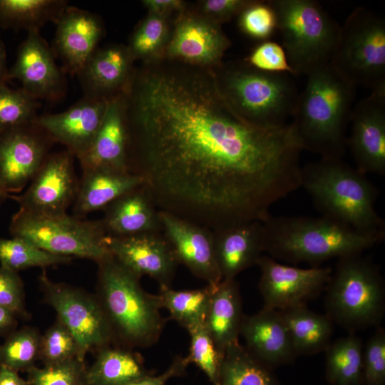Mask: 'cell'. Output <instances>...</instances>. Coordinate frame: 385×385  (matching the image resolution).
Wrapping results in <instances>:
<instances>
[{
  "label": "cell",
  "mask_w": 385,
  "mask_h": 385,
  "mask_svg": "<svg viewBox=\"0 0 385 385\" xmlns=\"http://www.w3.org/2000/svg\"><path fill=\"white\" fill-rule=\"evenodd\" d=\"M126 163L156 207L210 230L263 222L301 187L291 124L264 126L224 97L215 68L143 61L123 92Z\"/></svg>",
  "instance_id": "obj_1"
},
{
  "label": "cell",
  "mask_w": 385,
  "mask_h": 385,
  "mask_svg": "<svg viewBox=\"0 0 385 385\" xmlns=\"http://www.w3.org/2000/svg\"><path fill=\"white\" fill-rule=\"evenodd\" d=\"M307 76L306 86L298 95L290 124L304 150L322 158L342 159L356 87L330 63Z\"/></svg>",
  "instance_id": "obj_2"
},
{
  "label": "cell",
  "mask_w": 385,
  "mask_h": 385,
  "mask_svg": "<svg viewBox=\"0 0 385 385\" xmlns=\"http://www.w3.org/2000/svg\"><path fill=\"white\" fill-rule=\"evenodd\" d=\"M322 216L381 242L384 220L376 212V189L366 174L342 159L322 158L302 167V183Z\"/></svg>",
  "instance_id": "obj_3"
},
{
  "label": "cell",
  "mask_w": 385,
  "mask_h": 385,
  "mask_svg": "<svg viewBox=\"0 0 385 385\" xmlns=\"http://www.w3.org/2000/svg\"><path fill=\"white\" fill-rule=\"evenodd\" d=\"M97 298L111 328L114 342L123 347L148 348L155 344L166 319L159 294L146 292L140 278L113 256L97 263Z\"/></svg>",
  "instance_id": "obj_4"
},
{
  "label": "cell",
  "mask_w": 385,
  "mask_h": 385,
  "mask_svg": "<svg viewBox=\"0 0 385 385\" xmlns=\"http://www.w3.org/2000/svg\"><path fill=\"white\" fill-rule=\"evenodd\" d=\"M262 222L263 252L294 265L317 267L329 259L362 253L380 242L324 216L270 215Z\"/></svg>",
  "instance_id": "obj_5"
},
{
  "label": "cell",
  "mask_w": 385,
  "mask_h": 385,
  "mask_svg": "<svg viewBox=\"0 0 385 385\" xmlns=\"http://www.w3.org/2000/svg\"><path fill=\"white\" fill-rule=\"evenodd\" d=\"M324 290L326 314L350 333L381 324L385 310L384 279L362 253L338 258Z\"/></svg>",
  "instance_id": "obj_6"
},
{
  "label": "cell",
  "mask_w": 385,
  "mask_h": 385,
  "mask_svg": "<svg viewBox=\"0 0 385 385\" xmlns=\"http://www.w3.org/2000/svg\"><path fill=\"white\" fill-rule=\"evenodd\" d=\"M215 71L224 97L246 120L279 126L292 116L299 93L290 74L264 72L247 63L222 64Z\"/></svg>",
  "instance_id": "obj_7"
},
{
  "label": "cell",
  "mask_w": 385,
  "mask_h": 385,
  "mask_svg": "<svg viewBox=\"0 0 385 385\" xmlns=\"http://www.w3.org/2000/svg\"><path fill=\"white\" fill-rule=\"evenodd\" d=\"M277 29L294 75L329 63L339 45L341 26L313 0H271Z\"/></svg>",
  "instance_id": "obj_8"
},
{
  "label": "cell",
  "mask_w": 385,
  "mask_h": 385,
  "mask_svg": "<svg viewBox=\"0 0 385 385\" xmlns=\"http://www.w3.org/2000/svg\"><path fill=\"white\" fill-rule=\"evenodd\" d=\"M12 237L26 239L54 255L98 263L111 256L101 220H86L67 213L35 216L18 210L9 224Z\"/></svg>",
  "instance_id": "obj_9"
},
{
  "label": "cell",
  "mask_w": 385,
  "mask_h": 385,
  "mask_svg": "<svg viewBox=\"0 0 385 385\" xmlns=\"http://www.w3.org/2000/svg\"><path fill=\"white\" fill-rule=\"evenodd\" d=\"M330 63L355 87L385 86L384 19L368 9H356L341 28Z\"/></svg>",
  "instance_id": "obj_10"
},
{
  "label": "cell",
  "mask_w": 385,
  "mask_h": 385,
  "mask_svg": "<svg viewBox=\"0 0 385 385\" xmlns=\"http://www.w3.org/2000/svg\"><path fill=\"white\" fill-rule=\"evenodd\" d=\"M43 299L76 339L82 358L111 345L113 332L96 296L70 284L52 281L45 270L38 277Z\"/></svg>",
  "instance_id": "obj_11"
},
{
  "label": "cell",
  "mask_w": 385,
  "mask_h": 385,
  "mask_svg": "<svg viewBox=\"0 0 385 385\" xmlns=\"http://www.w3.org/2000/svg\"><path fill=\"white\" fill-rule=\"evenodd\" d=\"M74 155L68 150L49 154L23 193L9 195L19 210L35 216L66 213L73 203L78 187L75 174Z\"/></svg>",
  "instance_id": "obj_12"
},
{
  "label": "cell",
  "mask_w": 385,
  "mask_h": 385,
  "mask_svg": "<svg viewBox=\"0 0 385 385\" xmlns=\"http://www.w3.org/2000/svg\"><path fill=\"white\" fill-rule=\"evenodd\" d=\"M257 265L261 272L259 289L264 307L277 310L307 305L324 290L332 272L328 267L303 269L283 265L266 255Z\"/></svg>",
  "instance_id": "obj_13"
},
{
  "label": "cell",
  "mask_w": 385,
  "mask_h": 385,
  "mask_svg": "<svg viewBox=\"0 0 385 385\" xmlns=\"http://www.w3.org/2000/svg\"><path fill=\"white\" fill-rule=\"evenodd\" d=\"M230 46L220 24L197 11L183 10L170 34L163 57L183 63L217 68Z\"/></svg>",
  "instance_id": "obj_14"
},
{
  "label": "cell",
  "mask_w": 385,
  "mask_h": 385,
  "mask_svg": "<svg viewBox=\"0 0 385 385\" xmlns=\"http://www.w3.org/2000/svg\"><path fill=\"white\" fill-rule=\"evenodd\" d=\"M53 140L36 122L0 134V188L21 192L47 156Z\"/></svg>",
  "instance_id": "obj_15"
},
{
  "label": "cell",
  "mask_w": 385,
  "mask_h": 385,
  "mask_svg": "<svg viewBox=\"0 0 385 385\" xmlns=\"http://www.w3.org/2000/svg\"><path fill=\"white\" fill-rule=\"evenodd\" d=\"M55 57L39 31H29L8 71V79L19 81L21 88L38 101H58L65 96L66 82Z\"/></svg>",
  "instance_id": "obj_16"
},
{
  "label": "cell",
  "mask_w": 385,
  "mask_h": 385,
  "mask_svg": "<svg viewBox=\"0 0 385 385\" xmlns=\"http://www.w3.org/2000/svg\"><path fill=\"white\" fill-rule=\"evenodd\" d=\"M162 232L178 264L195 276L216 286L222 276L216 260L213 232L208 228L159 210Z\"/></svg>",
  "instance_id": "obj_17"
},
{
  "label": "cell",
  "mask_w": 385,
  "mask_h": 385,
  "mask_svg": "<svg viewBox=\"0 0 385 385\" xmlns=\"http://www.w3.org/2000/svg\"><path fill=\"white\" fill-rule=\"evenodd\" d=\"M349 143L357 169L364 173L385 174V86L352 108Z\"/></svg>",
  "instance_id": "obj_18"
},
{
  "label": "cell",
  "mask_w": 385,
  "mask_h": 385,
  "mask_svg": "<svg viewBox=\"0 0 385 385\" xmlns=\"http://www.w3.org/2000/svg\"><path fill=\"white\" fill-rule=\"evenodd\" d=\"M106 243L112 256L134 274L148 276L160 287H170L179 264L162 232L107 235Z\"/></svg>",
  "instance_id": "obj_19"
},
{
  "label": "cell",
  "mask_w": 385,
  "mask_h": 385,
  "mask_svg": "<svg viewBox=\"0 0 385 385\" xmlns=\"http://www.w3.org/2000/svg\"><path fill=\"white\" fill-rule=\"evenodd\" d=\"M108 101L84 96L61 113L38 115L35 122L53 143L64 145L79 160L91 146Z\"/></svg>",
  "instance_id": "obj_20"
},
{
  "label": "cell",
  "mask_w": 385,
  "mask_h": 385,
  "mask_svg": "<svg viewBox=\"0 0 385 385\" xmlns=\"http://www.w3.org/2000/svg\"><path fill=\"white\" fill-rule=\"evenodd\" d=\"M56 25L51 48L61 58L63 71L78 76L98 48L103 32L101 21L90 11L68 6Z\"/></svg>",
  "instance_id": "obj_21"
},
{
  "label": "cell",
  "mask_w": 385,
  "mask_h": 385,
  "mask_svg": "<svg viewBox=\"0 0 385 385\" xmlns=\"http://www.w3.org/2000/svg\"><path fill=\"white\" fill-rule=\"evenodd\" d=\"M240 335L245 349L257 359L273 369L290 364L297 356L280 312L264 307L245 315Z\"/></svg>",
  "instance_id": "obj_22"
},
{
  "label": "cell",
  "mask_w": 385,
  "mask_h": 385,
  "mask_svg": "<svg viewBox=\"0 0 385 385\" xmlns=\"http://www.w3.org/2000/svg\"><path fill=\"white\" fill-rule=\"evenodd\" d=\"M127 46L97 48L79 73L84 96L108 100L123 92L133 71Z\"/></svg>",
  "instance_id": "obj_23"
},
{
  "label": "cell",
  "mask_w": 385,
  "mask_h": 385,
  "mask_svg": "<svg viewBox=\"0 0 385 385\" xmlns=\"http://www.w3.org/2000/svg\"><path fill=\"white\" fill-rule=\"evenodd\" d=\"M216 260L222 279H233L257 265L263 255L262 222L253 221L213 230Z\"/></svg>",
  "instance_id": "obj_24"
},
{
  "label": "cell",
  "mask_w": 385,
  "mask_h": 385,
  "mask_svg": "<svg viewBox=\"0 0 385 385\" xmlns=\"http://www.w3.org/2000/svg\"><path fill=\"white\" fill-rule=\"evenodd\" d=\"M75 200L73 216L103 210L127 192L144 185L143 179L126 170L109 167L83 169Z\"/></svg>",
  "instance_id": "obj_25"
},
{
  "label": "cell",
  "mask_w": 385,
  "mask_h": 385,
  "mask_svg": "<svg viewBox=\"0 0 385 385\" xmlns=\"http://www.w3.org/2000/svg\"><path fill=\"white\" fill-rule=\"evenodd\" d=\"M127 128L123 92L109 99L100 128L88 152L79 159L82 170L109 167L128 170Z\"/></svg>",
  "instance_id": "obj_26"
},
{
  "label": "cell",
  "mask_w": 385,
  "mask_h": 385,
  "mask_svg": "<svg viewBox=\"0 0 385 385\" xmlns=\"http://www.w3.org/2000/svg\"><path fill=\"white\" fill-rule=\"evenodd\" d=\"M101 219L107 235L123 237L162 232L159 210L144 185L110 203Z\"/></svg>",
  "instance_id": "obj_27"
},
{
  "label": "cell",
  "mask_w": 385,
  "mask_h": 385,
  "mask_svg": "<svg viewBox=\"0 0 385 385\" xmlns=\"http://www.w3.org/2000/svg\"><path fill=\"white\" fill-rule=\"evenodd\" d=\"M245 315L238 282L222 279L212 293L204 324L222 356L229 346L239 342Z\"/></svg>",
  "instance_id": "obj_28"
},
{
  "label": "cell",
  "mask_w": 385,
  "mask_h": 385,
  "mask_svg": "<svg viewBox=\"0 0 385 385\" xmlns=\"http://www.w3.org/2000/svg\"><path fill=\"white\" fill-rule=\"evenodd\" d=\"M287 328L297 356L324 351L331 344L334 322L325 314L300 305L278 310Z\"/></svg>",
  "instance_id": "obj_29"
},
{
  "label": "cell",
  "mask_w": 385,
  "mask_h": 385,
  "mask_svg": "<svg viewBox=\"0 0 385 385\" xmlns=\"http://www.w3.org/2000/svg\"><path fill=\"white\" fill-rule=\"evenodd\" d=\"M142 356L123 346H106L86 369V385H127L149 373Z\"/></svg>",
  "instance_id": "obj_30"
},
{
  "label": "cell",
  "mask_w": 385,
  "mask_h": 385,
  "mask_svg": "<svg viewBox=\"0 0 385 385\" xmlns=\"http://www.w3.org/2000/svg\"><path fill=\"white\" fill-rule=\"evenodd\" d=\"M68 6L64 0H0V27L39 31L48 22L56 24Z\"/></svg>",
  "instance_id": "obj_31"
},
{
  "label": "cell",
  "mask_w": 385,
  "mask_h": 385,
  "mask_svg": "<svg viewBox=\"0 0 385 385\" xmlns=\"http://www.w3.org/2000/svg\"><path fill=\"white\" fill-rule=\"evenodd\" d=\"M363 349L354 333L338 339L324 351L326 378L332 385H362Z\"/></svg>",
  "instance_id": "obj_32"
},
{
  "label": "cell",
  "mask_w": 385,
  "mask_h": 385,
  "mask_svg": "<svg viewBox=\"0 0 385 385\" xmlns=\"http://www.w3.org/2000/svg\"><path fill=\"white\" fill-rule=\"evenodd\" d=\"M216 286L207 284L202 288L180 290L160 286L158 294L162 307L168 311L172 319L188 332L204 325Z\"/></svg>",
  "instance_id": "obj_33"
},
{
  "label": "cell",
  "mask_w": 385,
  "mask_h": 385,
  "mask_svg": "<svg viewBox=\"0 0 385 385\" xmlns=\"http://www.w3.org/2000/svg\"><path fill=\"white\" fill-rule=\"evenodd\" d=\"M272 369L238 342L222 355L219 385H281Z\"/></svg>",
  "instance_id": "obj_34"
},
{
  "label": "cell",
  "mask_w": 385,
  "mask_h": 385,
  "mask_svg": "<svg viewBox=\"0 0 385 385\" xmlns=\"http://www.w3.org/2000/svg\"><path fill=\"white\" fill-rule=\"evenodd\" d=\"M72 257L48 252L19 237L0 238L1 267L18 272L31 267L43 269L71 262Z\"/></svg>",
  "instance_id": "obj_35"
},
{
  "label": "cell",
  "mask_w": 385,
  "mask_h": 385,
  "mask_svg": "<svg viewBox=\"0 0 385 385\" xmlns=\"http://www.w3.org/2000/svg\"><path fill=\"white\" fill-rule=\"evenodd\" d=\"M169 36L168 17L148 13L136 27L127 46L133 61L162 58Z\"/></svg>",
  "instance_id": "obj_36"
},
{
  "label": "cell",
  "mask_w": 385,
  "mask_h": 385,
  "mask_svg": "<svg viewBox=\"0 0 385 385\" xmlns=\"http://www.w3.org/2000/svg\"><path fill=\"white\" fill-rule=\"evenodd\" d=\"M41 337L31 327L11 332L0 345V364L18 372L28 371L39 359Z\"/></svg>",
  "instance_id": "obj_37"
},
{
  "label": "cell",
  "mask_w": 385,
  "mask_h": 385,
  "mask_svg": "<svg viewBox=\"0 0 385 385\" xmlns=\"http://www.w3.org/2000/svg\"><path fill=\"white\" fill-rule=\"evenodd\" d=\"M39 101L22 88L11 89L0 85V134L34 123Z\"/></svg>",
  "instance_id": "obj_38"
},
{
  "label": "cell",
  "mask_w": 385,
  "mask_h": 385,
  "mask_svg": "<svg viewBox=\"0 0 385 385\" xmlns=\"http://www.w3.org/2000/svg\"><path fill=\"white\" fill-rule=\"evenodd\" d=\"M75 358L84 361L76 339L57 319L41 337L39 359L43 365H51Z\"/></svg>",
  "instance_id": "obj_39"
},
{
  "label": "cell",
  "mask_w": 385,
  "mask_h": 385,
  "mask_svg": "<svg viewBox=\"0 0 385 385\" xmlns=\"http://www.w3.org/2000/svg\"><path fill=\"white\" fill-rule=\"evenodd\" d=\"M190 338L188 354L185 359L188 365L195 364L206 375L212 385H219L222 356L218 352L205 325L188 332Z\"/></svg>",
  "instance_id": "obj_40"
},
{
  "label": "cell",
  "mask_w": 385,
  "mask_h": 385,
  "mask_svg": "<svg viewBox=\"0 0 385 385\" xmlns=\"http://www.w3.org/2000/svg\"><path fill=\"white\" fill-rule=\"evenodd\" d=\"M27 372L29 385H86V368L77 358L41 368L35 366Z\"/></svg>",
  "instance_id": "obj_41"
},
{
  "label": "cell",
  "mask_w": 385,
  "mask_h": 385,
  "mask_svg": "<svg viewBox=\"0 0 385 385\" xmlns=\"http://www.w3.org/2000/svg\"><path fill=\"white\" fill-rule=\"evenodd\" d=\"M241 30L255 39L266 41L277 29L274 11L268 3L252 1L240 14Z\"/></svg>",
  "instance_id": "obj_42"
},
{
  "label": "cell",
  "mask_w": 385,
  "mask_h": 385,
  "mask_svg": "<svg viewBox=\"0 0 385 385\" xmlns=\"http://www.w3.org/2000/svg\"><path fill=\"white\" fill-rule=\"evenodd\" d=\"M385 384V329L379 326L363 349L362 385Z\"/></svg>",
  "instance_id": "obj_43"
},
{
  "label": "cell",
  "mask_w": 385,
  "mask_h": 385,
  "mask_svg": "<svg viewBox=\"0 0 385 385\" xmlns=\"http://www.w3.org/2000/svg\"><path fill=\"white\" fill-rule=\"evenodd\" d=\"M245 61L251 67L264 72L295 76L283 47L275 41H263L252 51Z\"/></svg>",
  "instance_id": "obj_44"
},
{
  "label": "cell",
  "mask_w": 385,
  "mask_h": 385,
  "mask_svg": "<svg viewBox=\"0 0 385 385\" xmlns=\"http://www.w3.org/2000/svg\"><path fill=\"white\" fill-rule=\"evenodd\" d=\"M0 306L12 312L17 317L26 318L22 281L18 272L0 266Z\"/></svg>",
  "instance_id": "obj_45"
},
{
  "label": "cell",
  "mask_w": 385,
  "mask_h": 385,
  "mask_svg": "<svg viewBox=\"0 0 385 385\" xmlns=\"http://www.w3.org/2000/svg\"><path fill=\"white\" fill-rule=\"evenodd\" d=\"M252 2L248 0H205L200 2L197 12L220 25L240 15Z\"/></svg>",
  "instance_id": "obj_46"
},
{
  "label": "cell",
  "mask_w": 385,
  "mask_h": 385,
  "mask_svg": "<svg viewBox=\"0 0 385 385\" xmlns=\"http://www.w3.org/2000/svg\"><path fill=\"white\" fill-rule=\"evenodd\" d=\"M188 366L185 356L178 355L161 374L155 375L149 372L127 385H167L170 379L183 375Z\"/></svg>",
  "instance_id": "obj_47"
},
{
  "label": "cell",
  "mask_w": 385,
  "mask_h": 385,
  "mask_svg": "<svg viewBox=\"0 0 385 385\" xmlns=\"http://www.w3.org/2000/svg\"><path fill=\"white\" fill-rule=\"evenodd\" d=\"M142 3L149 13L165 17L173 12L180 13L185 9V3L180 0H143Z\"/></svg>",
  "instance_id": "obj_48"
},
{
  "label": "cell",
  "mask_w": 385,
  "mask_h": 385,
  "mask_svg": "<svg viewBox=\"0 0 385 385\" xmlns=\"http://www.w3.org/2000/svg\"><path fill=\"white\" fill-rule=\"evenodd\" d=\"M0 385H29L19 372L0 364Z\"/></svg>",
  "instance_id": "obj_49"
},
{
  "label": "cell",
  "mask_w": 385,
  "mask_h": 385,
  "mask_svg": "<svg viewBox=\"0 0 385 385\" xmlns=\"http://www.w3.org/2000/svg\"><path fill=\"white\" fill-rule=\"evenodd\" d=\"M17 317L9 309L0 306V336L13 332L17 324Z\"/></svg>",
  "instance_id": "obj_50"
},
{
  "label": "cell",
  "mask_w": 385,
  "mask_h": 385,
  "mask_svg": "<svg viewBox=\"0 0 385 385\" xmlns=\"http://www.w3.org/2000/svg\"><path fill=\"white\" fill-rule=\"evenodd\" d=\"M8 71L6 49L4 43L0 39V85L6 83L9 81Z\"/></svg>",
  "instance_id": "obj_51"
},
{
  "label": "cell",
  "mask_w": 385,
  "mask_h": 385,
  "mask_svg": "<svg viewBox=\"0 0 385 385\" xmlns=\"http://www.w3.org/2000/svg\"><path fill=\"white\" fill-rule=\"evenodd\" d=\"M8 198V195H6L3 190L0 188V204L6 199Z\"/></svg>",
  "instance_id": "obj_52"
}]
</instances>
